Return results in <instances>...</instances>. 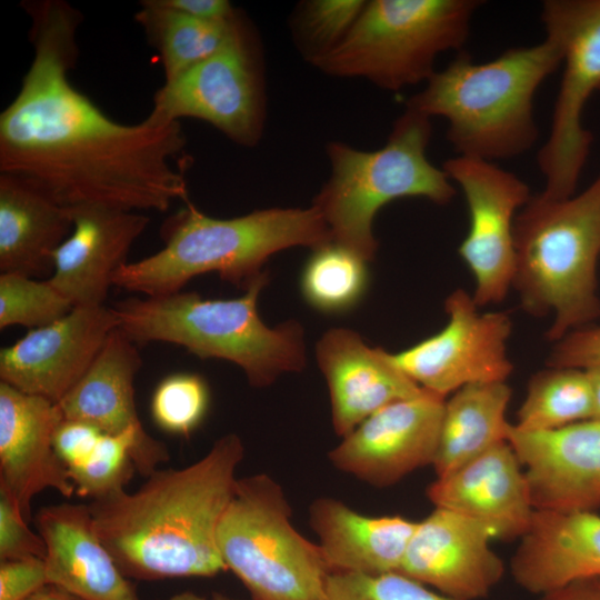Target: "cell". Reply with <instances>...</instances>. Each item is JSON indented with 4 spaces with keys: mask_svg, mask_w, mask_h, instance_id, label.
<instances>
[{
    "mask_svg": "<svg viewBox=\"0 0 600 600\" xmlns=\"http://www.w3.org/2000/svg\"><path fill=\"white\" fill-rule=\"evenodd\" d=\"M33 59L0 113V173L23 178L62 207L163 212L188 199L180 121L153 112L139 123L109 118L70 81L80 11L62 0H28Z\"/></svg>",
    "mask_w": 600,
    "mask_h": 600,
    "instance_id": "cell-1",
    "label": "cell"
},
{
    "mask_svg": "<svg viewBox=\"0 0 600 600\" xmlns=\"http://www.w3.org/2000/svg\"><path fill=\"white\" fill-rule=\"evenodd\" d=\"M243 457L241 439L228 433L187 467L157 469L133 492L91 500L96 530L121 572L162 580L226 571L218 528Z\"/></svg>",
    "mask_w": 600,
    "mask_h": 600,
    "instance_id": "cell-2",
    "label": "cell"
},
{
    "mask_svg": "<svg viewBox=\"0 0 600 600\" xmlns=\"http://www.w3.org/2000/svg\"><path fill=\"white\" fill-rule=\"evenodd\" d=\"M561 64L560 46L549 36L482 63L459 51L407 101V108L444 118L447 139L458 156L489 162L516 158L538 140L534 96Z\"/></svg>",
    "mask_w": 600,
    "mask_h": 600,
    "instance_id": "cell-3",
    "label": "cell"
},
{
    "mask_svg": "<svg viewBox=\"0 0 600 600\" xmlns=\"http://www.w3.org/2000/svg\"><path fill=\"white\" fill-rule=\"evenodd\" d=\"M161 239V250L121 266L112 284L154 297L179 292L192 278L216 272L246 289L273 253L298 246L314 249L332 241L313 206L270 208L220 219L204 214L189 200L163 222Z\"/></svg>",
    "mask_w": 600,
    "mask_h": 600,
    "instance_id": "cell-4",
    "label": "cell"
},
{
    "mask_svg": "<svg viewBox=\"0 0 600 600\" xmlns=\"http://www.w3.org/2000/svg\"><path fill=\"white\" fill-rule=\"evenodd\" d=\"M269 281L263 271L233 299H204L197 292L127 298L111 307L119 328L137 344L181 346L201 359L239 366L252 387L270 386L280 374L306 366L303 329L296 320L268 327L257 309Z\"/></svg>",
    "mask_w": 600,
    "mask_h": 600,
    "instance_id": "cell-5",
    "label": "cell"
},
{
    "mask_svg": "<svg viewBox=\"0 0 600 600\" xmlns=\"http://www.w3.org/2000/svg\"><path fill=\"white\" fill-rule=\"evenodd\" d=\"M514 252L512 287L526 312L553 314L549 341L597 323L600 172L567 199L531 197L514 220Z\"/></svg>",
    "mask_w": 600,
    "mask_h": 600,
    "instance_id": "cell-6",
    "label": "cell"
},
{
    "mask_svg": "<svg viewBox=\"0 0 600 600\" xmlns=\"http://www.w3.org/2000/svg\"><path fill=\"white\" fill-rule=\"evenodd\" d=\"M430 138V118L406 108L387 143L376 151H360L342 142L328 146L331 177L312 206L324 219L332 241L369 262L378 250L372 222L384 204L404 197L437 204L454 198L448 174L427 157Z\"/></svg>",
    "mask_w": 600,
    "mask_h": 600,
    "instance_id": "cell-7",
    "label": "cell"
},
{
    "mask_svg": "<svg viewBox=\"0 0 600 600\" xmlns=\"http://www.w3.org/2000/svg\"><path fill=\"white\" fill-rule=\"evenodd\" d=\"M479 0L367 1L344 39L311 61L327 74L360 77L386 90L427 82L437 57L462 51Z\"/></svg>",
    "mask_w": 600,
    "mask_h": 600,
    "instance_id": "cell-8",
    "label": "cell"
},
{
    "mask_svg": "<svg viewBox=\"0 0 600 600\" xmlns=\"http://www.w3.org/2000/svg\"><path fill=\"white\" fill-rule=\"evenodd\" d=\"M291 516L283 489L270 476L237 479L219 523L218 548L252 600H323L330 570Z\"/></svg>",
    "mask_w": 600,
    "mask_h": 600,
    "instance_id": "cell-9",
    "label": "cell"
},
{
    "mask_svg": "<svg viewBox=\"0 0 600 600\" xmlns=\"http://www.w3.org/2000/svg\"><path fill=\"white\" fill-rule=\"evenodd\" d=\"M541 20L546 36L560 46L563 71L550 132L538 152L546 180L540 196L562 200L576 193L593 139L582 113L600 91V0H546Z\"/></svg>",
    "mask_w": 600,
    "mask_h": 600,
    "instance_id": "cell-10",
    "label": "cell"
},
{
    "mask_svg": "<svg viewBox=\"0 0 600 600\" xmlns=\"http://www.w3.org/2000/svg\"><path fill=\"white\" fill-rule=\"evenodd\" d=\"M151 112L174 121H206L243 147L258 143L264 122L263 83L253 32L241 14L213 54L154 92Z\"/></svg>",
    "mask_w": 600,
    "mask_h": 600,
    "instance_id": "cell-11",
    "label": "cell"
},
{
    "mask_svg": "<svg viewBox=\"0 0 600 600\" xmlns=\"http://www.w3.org/2000/svg\"><path fill=\"white\" fill-rule=\"evenodd\" d=\"M444 311L448 322L441 331L390 353L392 362L420 388L444 399L467 384L506 382L513 371L507 352L510 316L479 313L463 289L448 296Z\"/></svg>",
    "mask_w": 600,
    "mask_h": 600,
    "instance_id": "cell-12",
    "label": "cell"
},
{
    "mask_svg": "<svg viewBox=\"0 0 600 600\" xmlns=\"http://www.w3.org/2000/svg\"><path fill=\"white\" fill-rule=\"evenodd\" d=\"M442 169L466 199L469 229L458 252L474 278L478 307L499 303L512 287L514 220L530 200L527 183L493 162L456 156Z\"/></svg>",
    "mask_w": 600,
    "mask_h": 600,
    "instance_id": "cell-13",
    "label": "cell"
},
{
    "mask_svg": "<svg viewBox=\"0 0 600 600\" xmlns=\"http://www.w3.org/2000/svg\"><path fill=\"white\" fill-rule=\"evenodd\" d=\"M446 399L429 391L376 411L333 448L338 470L377 488L390 487L413 470L432 464Z\"/></svg>",
    "mask_w": 600,
    "mask_h": 600,
    "instance_id": "cell-14",
    "label": "cell"
},
{
    "mask_svg": "<svg viewBox=\"0 0 600 600\" xmlns=\"http://www.w3.org/2000/svg\"><path fill=\"white\" fill-rule=\"evenodd\" d=\"M112 308L74 307L0 350V381L58 403L84 376L112 330Z\"/></svg>",
    "mask_w": 600,
    "mask_h": 600,
    "instance_id": "cell-15",
    "label": "cell"
},
{
    "mask_svg": "<svg viewBox=\"0 0 600 600\" xmlns=\"http://www.w3.org/2000/svg\"><path fill=\"white\" fill-rule=\"evenodd\" d=\"M492 539L484 523L436 507L418 522L398 572L452 600L486 598L504 573Z\"/></svg>",
    "mask_w": 600,
    "mask_h": 600,
    "instance_id": "cell-16",
    "label": "cell"
},
{
    "mask_svg": "<svg viewBox=\"0 0 600 600\" xmlns=\"http://www.w3.org/2000/svg\"><path fill=\"white\" fill-rule=\"evenodd\" d=\"M141 364L138 344L118 327L58 406L64 419L84 421L108 434L132 436L133 463L141 476L148 477L168 461L169 451L144 430L139 419L133 383Z\"/></svg>",
    "mask_w": 600,
    "mask_h": 600,
    "instance_id": "cell-17",
    "label": "cell"
},
{
    "mask_svg": "<svg viewBox=\"0 0 600 600\" xmlns=\"http://www.w3.org/2000/svg\"><path fill=\"white\" fill-rule=\"evenodd\" d=\"M534 510L596 511L600 508V420L542 432L510 424Z\"/></svg>",
    "mask_w": 600,
    "mask_h": 600,
    "instance_id": "cell-18",
    "label": "cell"
},
{
    "mask_svg": "<svg viewBox=\"0 0 600 600\" xmlns=\"http://www.w3.org/2000/svg\"><path fill=\"white\" fill-rule=\"evenodd\" d=\"M62 419L58 403L0 381V486L27 521L39 492L53 489L67 498L76 492L53 444Z\"/></svg>",
    "mask_w": 600,
    "mask_h": 600,
    "instance_id": "cell-19",
    "label": "cell"
},
{
    "mask_svg": "<svg viewBox=\"0 0 600 600\" xmlns=\"http://www.w3.org/2000/svg\"><path fill=\"white\" fill-rule=\"evenodd\" d=\"M316 359L329 388L333 430L342 438L381 408L424 391L389 352L369 347L351 329L328 330L316 344Z\"/></svg>",
    "mask_w": 600,
    "mask_h": 600,
    "instance_id": "cell-20",
    "label": "cell"
},
{
    "mask_svg": "<svg viewBox=\"0 0 600 600\" xmlns=\"http://www.w3.org/2000/svg\"><path fill=\"white\" fill-rule=\"evenodd\" d=\"M71 212L72 231L54 252L48 280L73 307L102 306L116 271L127 263L149 217L98 206Z\"/></svg>",
    "mask_w": 600,
    "mask_h": 600,
    "instance_id": "cell-21",
    "label": "cell"
},
{
    "mask_svg": "<svg viewBox=\"0 0 600 600\" xmlns=\"http://www.w3.org/2000/svg\"><path fill=\"white\" fill-rule=\"evenodd\" d=\"M429 500L488 526L494 539H520L534 508L522 464L508 441L501 442L427 489Z\"/></svg>",
    "mask_w": 600,
    "mask_h": 600,
    "instance_id": "cell-22",
    "label": "cell"
},
{
    "mask_svg": "<svg viewBox=\"0 0 600 600\" xmlns=\"http://www.w3.org/2000/svg\"><path fill=\"white\" fill-rule=\"evenodd\" d=\"M34 524L44 542L50 584L81 600H140L101 541L89 504L42 507Z\"/></svg>",
    "mask_w": 600,
    "mask_h": 600,
    "instance_id": "cell-23",
    "label": "cell"
},
{
    "mask_svg": "<svg viewBox=\"0 0 600 600\" xmlns=\"http://www.w3.org/2000/svg\"><path fill=\"white\" fill-rule=\"evenodd\" d=\"M514 582L541 594L600 578V516L594 511L534 510L510 561Z\"/></svg>",
    "mask_w": 600,
    "mask_h": 600,
    "instance_id": "cell-24",
    "label": "cell"
},
{
    "mask_svg": "<svg viewBox=\"0 0 600 600\" xmlns=\"http://www.w3.org/2000/svg\"><path fill=\"white\" fill-rule=\"evenodd\" d=\"M310 526L330 572H398L418 522L400 516L370 517L340 500L316 499Z\"/></svg>",
    "mask_w": 600,
    "mask_h": 600,
    "instance_id": "cell-25",
    "label": "cell"
},
{
    "mask_svg": "<svg viewBox=\"0 0 600 600\" xmlns=\"http://www.w3.org/2000/svg\"><path fill=\"white\" fill-rule=\"evenodd\" d=\"M72 212L34 183L0 173V271L40 278L70 236Z\"/></svg>",
    "mask_w": 600,
    "mask_h": 600,
    "instance_id": "cell-26",
    "label": "cell"
},
{
    "mask_svg": "<svg viewBox=\"0 0 600 600\" xmlns=\"http://www.w3.org/2000/svg\"><path fill=\"white\" fill-rule=\"evenodd\" d=\"M511 398L507 382L467 384L446 401L440 438L432 463L443 477L492 447L508 441L506 413Z\"/></svg>",
    "mask_w": 600,
    "mask_h": 600,
    "instance_id": "cell-27",
    "label": "cell"
},
{
    "mask_svg": "<svg viewBox=\"0 0 600 600\" xmlns=\"http://www.w3.org/2000/svg\"><path fill=\"white\" fill-rule=\"evenodd\" d=\"M239 16L229 22H209L167 8L159 0H143L136 20L158 50L164 82H169L213 54L228 39Z\"/></svg>",
    "mask_w": 600,
    "mask_h": 600,
    "instance_id": "cell-28",
    "label": "cell"
},
{
    "mask_svg": "<svg viewBox=\"0 0 600 600\" xmlns=\"http://www.w3.org/2000/svg\"><path fill=\"white\" fill-rule=\"evenodd\" d=\"M592 416L593 390L588 371L548 367L531 377L513 426L526 432L552 431Z\"/></svg>",
    "mask_w": 600,
    "mask_h": 600,
    "instance_id": "cell-29",
    "label": "cell"
},
{
    "mask_svg": "<svg viewBox=\"0 0 600 600\" xmlns=\"http://www.w3.org/2000/svg\"><path fill=\"white\" fill-rule=\"evenodd\" d=\"M367 283V261L334 241L314 248L301 274L306 301L327 313H339L354 307Z\"/></svg>",
    "mask_w": 600,
    "mask_h": 600,
    "instance_id": "cell-30",
    "label": "cell"
},
{
    "mask_svg": "<svg viewBox=\"0 0 600 600\" xmlns=\"http://www.w3.org/2000/svg\"><path fill=\"white\" fill-rule=\"evenodd\" d=\"M132 436L102 432L98 441L67 470L76 493L91 500L126 489L137 471Z\"/></svg>",
    "mask_w": 600,
    "mask_h": 600,
    "instance_id": "cell-31",
    "label": "cell"
},
{
    "mask_svg": "<svg viewBox=\"0 0 600 600\" xmlns=\"http://www.w3.org/2000/svg\"><path fill=\"white\" fill-rule=\"evenodd\" d=\"M73 304L49 280L19 273H0V329L23 326L37 329L66 314Z\"/></svg>",
    "mask_w": 600,
    "mask_h": 600,
    "instance_id": "cell-32",
    "label": "cell"
},
{
    "mask_svg": "<svg viewBox=\"0 0 600 600\" xmlns=\"http://www.w3.org/2000/svg\"><path fill=\"white\" fill-rule=\"evenodd\" d=\"M209 400L203 378L174 373L157 386L151 399L152 418L167 432L189 436L202 422Z\"/></svg>",
    "mask_w": 600,
    "mask_h": 600,
    "instance_id": "cell-33",
    "label": "cell"
},
{
    "mask_svg": "<svg viewBox=\"0 0 600 600\" xmlns=\"http://www.w3.org/2000/svg\"><path fill=\"white\" fill-rule=\"evenodd\" d=\"M366 3L360 0H313L301 6L297 33L310 62L328 53L344 39Z\"/></svg>",
    "mask_w": 600,
    "mask_h": 600,
    "instance_id": "cell-34",
    "label": "cell"
},
{
    "mask_svg": "<svg viewBox=\"0 0 600 600\" xmlns=\"http://www.w3.org/2000/svg\"><path fill=\"white\" fill-rule=\"evenodd\" d=\"M323 600H452L400 572H330Z\"/></svg>",
    "mask_w": 600,
    "mask_h": 600,
    "instance_id": "cell-35",
    "label": "cell"
},
{
    "mask_svg": "<svg viewBox=\"0 0 600 600\" xmlns=\"http://www.w3.org/2000/svg\"><path fill=\"white\" fill-rule=\"evenodd\" d=\"M44 556L42 538L29 529L18 503L10 492L0 486V560L44 559Z\"/></svg>",
    "mask_w": 600,
    "mask_h": 600,
    "instance_id": "cell-36",
    "label": "cell"
},
{
    "mask_svg": "<svg viewBox=\"0 0 600 600\" xmlns=\"http://www.w3.org/2000/svg\"><path fill=\"white\" fill-rule=\"evenodd\" d=\"M547 367L590 369L600 366V323L573 330L556 341Z\"/></svg>",
    "mask_w": 600,
    "mask_h": 600,
    "instance_id": "cell-37",
    "label": "cell"
},
{
    "mask_svg": "<svg viewBox=\"0 0 600 600\" xmlns=\"http://www.w3.org/2000/svg\"><path fill=\"white\" fill-rule=\"evenodd\" d=\"M47 584L49 581L42 558L0 563V600H24Z\"/></svg>",
    "mask_w": 600,
    "mask_h": 600,
    "instance_id": "cell-38",
    "label": "cell"
},
{
    "mask_svg": "<svg viewBox=\"0 0 600 600\" xmlns=\"http://www.w3.org/2000/svg\"><path fill=\"white\" fill-rule=\"evenodd\" d=\"M161 4L190 17L209 22H229L237 10L226 0H159Z\"/></svg>",
    "mask_w": 600,
    "mask_h": 600,
    "instance_id": "cell-39",
    "label": "cell"
},
{
    "mask_svg": "<svg viewBox=\"0 0 600 600\" xmlns=\"http://www.w3.org/2000/svg\"><path fill=\"white\" fill-rule=\"evenodd\" d=\"M536 600H600L597 579L579 580L539 594Z\"/></svg>",
    "mask_w": 600,
    "mask_h": 600,
    "instance_id": "cell-40",
    "label": "cell"
},
{
    "mask_svg": "<svg viewBox=\"0 0 600 600\" xmlns=\"http://www.w3.org/2000/svg\"><path fill=\"white\" fill-rule=\"evenodd\" d=\"M24 600H81L68 591L54 586L47 584Z\"/></svg>",
    "mask_w": 600,
    "mask_h": 600,
    "instance_id": "cell-41",
    "label": "cell"
},
{
    "mask_svg": "<svg viewBox=\"0 0 600 600\" xmlns=\"http://www.w3.org/2000/svg\"><path fill=\"white\" fill-rule=\"evenodd\" d=\"M588 371L592 390H593V416L592 419L600 420V366L590 369Z\"/></svg>",
    "mask_w": 600,
    "mask_h": 600,
    "instance_id": "cell-42",
    "label": "cell"
},
{
    "mask_svg": "<svg viewBox=\"0 0 600 600\" xmlns=\"http://www.w3.org/2000/svg\"><path fill=\"white\" fill-rule=\"evenodd\" d=\"M167 600H209V599L191 591H184V592L173 594Z\"/></svg>",
    "mask_w": 600,
    "mask_h": 600,
    "instance_id": "cell-43",
    "label": "cell"
},
{
    "mask_svg": "<svg viewBox=\"0 0 600 600\" xmlns=\"http://www.w3.org/2000/svg\"><path fill=\"white\" fill-rule=\"evenodd\" d=\"M209 600H237V599L229 598L221 593H214Z\"/></svg>",
    "mask_w": 600,
    "mask_h": 600,
    "instance_id": "cell-44",
    "label": "cell"
},
{
    "mask_svg": "<svg viewBox=\"0 0 600 600\" xmlns=\"http://www.w3.org/2000/svg\"><path fill=\"white\" fill-rule=\"evenodd\" d=\"M597 580H598V581H599V583H600V578H599V579H597Z\"/></svg>",
    "mask_w": 600,
    "mask_h": 600,
    "instance_id": "cell-45",
    "label": "cell"
}]
</instances>
